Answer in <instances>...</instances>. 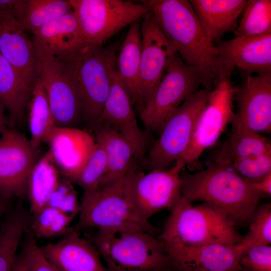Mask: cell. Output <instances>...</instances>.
Masks as SVG:
<instances>
[{"mask_svg": "<svg viewBox=\"0 0 271 271\" xmlns=\"http://www.w3.org/2000/svg\"><path fill=\"white\" fill-rule=\"evenodd\" d=\"M153 20L187 65L201 74L203 86L211 89L220 77L217 50L187 0H149Z\"/></svg>", "mask_w": 271, "mask_h": 271, "instance_id": "obj_1", "label": "cell"}, {"mask_svg": "<svg viewBox=\"0 0 271 271\" xmlns=\"http://www.w3.org/2000/svg\"><path fill=\"white\" fill-rule=\"evenodd\" d=\"M182 171L181 193L188 201L213 207L235 226L249 223L261 198L231 167L212 163L192 174Z\"/></svg>", "mask_w": 271, "mask_h": 271, "instance_id": "obj_2", "label": "cell"}, {"mask_svg": "<svg viewBox=\"0 0 271 271\" xmlns=\"http://www.w3.org/2000/svg\"><path fill=\"white\" fill-rule=\"evenodd\" d=\"M121 44L120 42L107 46L84 43L58 58L66 64L77 89L83 122L89 132L96 125L109 92Z\"/></svg>", "mask_w": 271, "mask_h": 271, "instance_id": "obj_3", "label": "cell"}, {"mask_svg": "<svg viewBox=\"0 0 271 271\" xmlns=\"http://www.w3.org/2000/svg\"><path fill=\"white\" fill-rule=\"evenodd\" d=\"M139 167L135 164L124 177L111 184L84 193L78 220L70 227V232L94 228L140 230L155 234L156 228L141 216L131 196V179Z\"/></svg>", "mask_w": 271, "mask_h": 271, "instance_id": "obj_4", "label": "cell"}, {"mask_svg": "<svg viewBox=\"0 0 271 271\" xmlns=\"http://www.w3.org/2000/svg\"><path fill=\"white\" fill-rule=\"evenodd\" d=\"M171 211L158 237L164 248L212 243L232 246L241 239L233 223L208 204L193 205L182 196Z\"/></svg>", "mask_w": 271, "mask_h": 271, "instance_id": "obj_5", "label": "cell"}, {"mask_svg": "<svg viewBox=\"0 0 271 271\" xmlns=\"http://www.w3.org/2000/svg\"><path fill=\"white\" fill-rule=\"evenodd\" d=\"M91 242L110 271H153L170 263L162 242L140 230H97Z\"/></svg>", "mask_w": 271, "mask_h": 271, "instance_id": "obj_6", "label": "cell"}, {"mask_svg": "<svg viewBox=\"0 0 271 271\" xmlns=\"http://www.w3.org/2000/svg\"><path fill=\"white\" fill-rule=\"evenodd\" d=\"M85 43L104 45L110 38L150 13L144 2L123 0H68Z\"/></svg>", "mask_w": 271, "mask_h": 271, "instance_id": "obj_7", "label": "cell"}, {"mask_svg": "<svg viewBox=\"0 0 271 271\" xmlns=\"http://www.w3.org/2000/svg\"><path fill=\"white\" fill-rule=\"evenodd\" d=\"M211 89L203 88L188 96L167 118L146 162L149 171L166 169L182 158L191 141L197 119Z\"/></svg>", "mask_w": 271, "mask_h": 271, "instance_id": "obj_8", "label": "cell"}, {"mask_svg": "<svg viewBox=\"0 0 271 271\" xmlns=\"http://www.w3.org/2000/svg\"><path fill=\"white\" fill-rule=\"evenodd\" d=\"M34 44L38 60V79L46 93L56 126L80 128L84 123L82 104L66 64L42 45Z\"/></svg>", "mask_w": 271, "mask_h": 271, "instance_id": "obj_9", "label": "cell"}, {"mask_svg": "<svg viewBox=\"0 0 271 271\" xmlns=\"http://www.w3.org/2000/svg\"><path fill=\"white\" fill-rule=\"evenodd\" d=\"M234 86L230 77L220 76L211 89L207 102L200 113L190 145L181 159L186 166L198 164L205 150L214 145L235 114Z\"/></svg>", "mask_w": 271, "mask_h": 271, "instance_id": "obj_10", "label": "cell"}, {"mask_svg": "<svg viewBox=\"0 0 271 271\" xmlns=\"http://www.w3.org/2000/svg\"><path fill=\"white\" fill-rule=\"evenodd\" d=\"M203 86L196 68L185 64L177 53L166 70L154 96L139 116L150 131H160L169 116Z\"/></svg>", "mask_w": 271, "mask_h": 271, "instance_id": "obj_11", "label": "cell"}, {"mask_svg": "<svg viewBox=\"0 0 271 271\" xmlns=\"http://www.w3.org/2000/svg\"><path fill=\"white\" fill-rule=\"evenodd\" d=\"M167 169L145 173L138 167L133 172L130 190L134 204L146 220L157 212L172 210L182 197L181 172L186 167L180 159Z\"/></svg>", "mask_w": 271, "mask_h": 271, "instance_id": "obj_12", "label": "cell"}, {"mask_svg": "<svg viewBox=\"0 0 271 271\" xmlns=\"http://www.w3.org/2000/svg\"><path fill=\"white\" fill-rule=\"evenodd\" d=\"M40 158L29 139L14 127L0 136V198L23 197L30 173Z\"/></svg>", "mask_w": 271, "mask_h": 271, "instance_id": "obj_13", "label": "cell"}, {"mask_svg": "<svg viewBox=\"0 0 271 271\" xmlns=\"http://www.w3.org/2000/svg\"><path fill=\"white\" fill-rule=\"evenodd\" d=\"M141 29L140 104L138 115L152 99L166 70L178 53L150 13L141 20Z\"/></svg>", "mask_w": 271, "mask_h": 271, "instance_id": "obj_14", "label": "cell"}, {"mask_svg": "<svg viewBox=\"0 0 271 271\" xmlns=\"http://www.w3.org/2000/svg\"><path fill=\"white\" fill-rule=\"evenodd\" d=\"M220 76H229L235 69L243 76L271 74V33L219 40L216 46Z\"/></svg>", "mask_w": 271, "mask_h": 271, "instance_id": "obj_15", "label": "cell"}, {"mask_svg": "<svg viewBox=\"0 0 271 271\" xmlns=\"http://www.w3.org/2000/svg\"><path fill=\"white\" fill-rule=\"evenodd\" d=\"M237 86L235 116L247 128L260 133L271 132V74L243 76Z\"/></svg>", "mask_w": 271, "mask_h": 271, "instance_id": "obj_16", "label": "cell"}, {"mask_svg": "<svg viewBox=\"0 0 271 271\" xmlns=\"http://www.w3.org/2000/svg\"><path fill=\"white\" fill-rule=\"evenodd\" d=\"M27 32L12 13L0 12V53L34 89L38 77V60L33 40Z\"/></svg>", "mask_w": 271, "mask_h": 271, "instance_id": "obj_17", "label": "cell"}, {"mask_svg": "<svg viewBox=\"0 0 271 271\" xmlns=\"http://www.w3.org/2000/svg\"><path fill=\"white\" fill-rule=\"evenodd\" d=\"M97 124L107 125L118 132L132 146L138 160H144L146 136L138 123L129 94L116 73Z\"/></svg>", "mask_w": 271, "mask_h": 271, "instance_id": "obj_18", "label": "cell"}, {"mask_svg": "<svg viewBox=\"0 0 271 271\" xmlns=\"http://www.w3.org/2000/svg\"><path fill=\"white\" fill-rule=\"evenodd\" d=\"M46 143L59 174L69 181L81 171L96 145L94 137L86 129L58 126Z\"/></svg>", "mask_w": 271, "mask_h": 271, "instance_id": "obj_19", "label": "cell"}, {"mask_svg": "<svg viewBox=\"0 0 271 271\" xmlns=\"http://www.w3.org/2000/svg\"><path fill=\"white\" fill-rule=\"evenodd\" d=\"M164 249L170 262L181 270L241 271L242 253L235 245L212 243Z\"/></svg>", "mask_w": 271, "mask_h": 271, "instance_id": "obj_20", "label": "cell"}, {"mask_svg": "<svg viewBox=\"0 0 271 271\" xmlns=\"http://www.w3.org/2000/svg\"><path fill=\"white\" fill-rule=\"evenodd\" d=\"M40 248L58 271H110L93 244L78 232L71 231L60 241Z\"/></svg>", "mask_w": 271, "mask_h": 271, "instance_id": "obj_21", "label": "cell"}, {"mask_svg": "<svg viewBox=\"0 0 271 271\" xmlns=\"http://www.w3.org/2000/svg\"><path fill=\"white\" fill-rule=\"evenodd\" d=\"M93 131L95 142L104 149L107 157L106 171L97 187L100 188L124 177L139 160L130 144L112 128L97 124Z\"/></svg>", "mask_w": 271, "mask_h": 271, "instance_id": "obj_22", "label": "cell"}, {"mask_svg": "<svg viewBox=\"0 0 271 271\" xmlns=\"http://www.w3.org/2000/svg\"><path fill=\"white\" fill-rule=\"evenodd\" d=\"M200 23L209 39L220 40L226 33L235 31L237 19L246 0H190Z\"/></svg>", "mask_w": 271, "mask_h": 271, "instance_id": "obj_23", "label": "cell"}, {"mask_svg": "<svg viewBox=\"0 0 271 271\" xmlns=\"http://www.w3.org/2000/svg\"><path fill=\"white\" fill-rule=\"evenodd\" d=\"M116 62V73L138 113L140 104L139 74L142 50L141 20L128 26Z\"/></svg>", "mask_w": 271, "mask_h": 271, "instance_id": "obj_24", "label": "cell"}, {"mask_svg": "<svg viewBox=\"0 0 271 271\" xmlns=\"http://www.w3.org/2000/svg\"><path fill=\"white\" fill-rule=\"evenodd\" d=\"M33 41L61 58L85 42L80 26L72 11L58 17L32 33Z\"/></svg>", "mask_w": 271, "mask_h": 271, "instance_id": "obj_25", "label": "cell"}, {"mask_svg": "<svg viewBox=\"0 0 271 271\" xmlns=\"http://www.w3.org/2000/svg\"><path fill=\"white\" fill-rule=\"evenodd\" d=\"M228 137L213 163L228 166L238 160L271 152L269 139L247 128L235 116Z\"/></svg>", "mask_w": 271, "mask_h": 271, "instance_id": "obj_26", "label": "cell"}, {"mask_svg": "<svg viewBox=\"0 0 271 271\" xmlns=\"http://www.w3.org/2000/svg\"><path fill=\"white\" fill-rule=\"evenodd\" d=\"M33 89L0 53V103L9 114V127L23 121Z\"/></svg>", "mask_w": 271, "mask_h": 271, "instance_id": "obj_27", "label": "cell"}, {"mask_svg": "<svg viewBox=\"0 0 271 271\" xmlns=\"http://www.w3.org/2000/svg\"><path fill=\"white\" fill-rule=\"evenodd\" d=\"M31 221L30 212L18 203L3 222L0 229V271H13L18 247Z\"/></svg>", "mask_w": 271, "mask_h": 271, "instance_id": "obj_28", "label": "cell"}, {"mask_svg": "<svg viewBox=\"0 0 271 271\" xmlns=\"http://www.w3.org/2000/svg\"><path fill=\"white\" fill-rule=\"evenodd\" d=\"M72 11L68 0H17L13 14L27 32L33 33Z\"/></svg>", "mask_w": 271, "mask_h": 271, "instance_id": "obj_29", "label": "cell"}, {"mask_svg": "<svg viewBox=\"0 0 271 271\" xmlns=\"http://www.w3.org/2000/svg\"><path fill=\"white\" fill-rule=\"evenodd\" d=\"M59 174L48 151L37 161L28 178L27 194L31 215L47 205L60 180Z\"/></svg>", "mask_w": 271, "mask_h": 271, "instance_id": "obj_30", "label": "cell"}, {"mask_svg": "<svg viewBox=\"0 0 271 271\" xmlns=\"http://www.w3.org/2000/svg\"><path fill=\"white\" fill-rule=\"evenodd\" d=\"M30 142L35 149L46 143L56 127L44 88L38 79L28 106Z\"/></svg>", "mask_w": 271, "mask_h": 271, "instance_id": "obj_31", "label": "cell"}, {"mask_svg": "<svg viewBox=\"0 0 271 271\" xmlns=\"http://www.w3.org/2000/svg\"><path fill=\"white\" fill-rule=\"evenodd\" d=\"M234 31L235 37H249L271 33V1L249 0Z\"/></svg>", "mask_w": 271, "mask_h": 271, "instance_id": "obj_32", "label": "cell"}, {"mask_svg": "<svg viewBox=\"0 0 271 271\" xmlns=\"http://www.w3.org/2000/svg\"><path fill=\"white\" fill-rule=\"evenodd\" d=\"M74 218L53 207L46 206L32 215L30 230L35 238H50L70 232Z\"/></svg>", "mask_w": 271, "mask_h": 271, "instance_id": "obj_33", "label": "cell"}, {"mask_svg": "<svg viewBox=\"0 0 271 271\" xmlns=\"http://www.w3.org/2000/svg\"><path fill=\"white\" fill-rule=\"evenodd\" d=\"M248 230L235 245L241 253L253 246L271 243V205H258L249 223Z\"/></svg>", "mask_w": 271, "mask_h": 271, "instance_id": "obj_34", "label": "cell"}, {"mask_svg": "<svg viewBox=\"0 0 271 271\" xmlns=\"http://www.w3.org/2000/svg\"><path fill=\"white\" fill-rule=\"evenodd\" d=\"M107 164L104 149L96 142L95 147L85 166L70 181L79 186L84 193L92 191L98 187L104 175Z\"/></svg>", "mask_w": 271, "mask_h": 271, "instance_id": "obj_35", "label": "cell"}, {"mask_svg": "<svg viewBox=\"0 0 271 271\" xmlns=\"http://www.w3.org/2000/svg\"><path fill=\"white\" fill-rule=\"evenodd\" d=\"M47 206L56 208L73 218L79 215L81 203L78 201L73 184L65 178L60 179Z\"/></svg>", "mask_w": 271, "mask_h": 271, "instance_id": "obj_36", "label": "cell"}, {"mask_svg": "<svg viewBox=\"0 0 271 271\" xmlns=\"http://www.w3.org/2000/svg\"><path fill=\"white\" fill-rule=\"evenodd\" d=\"M230 167L245 179H259L271 172V152L238 160Z\"/></svg>", "mask_w": 271, "mask_h": 271, "instance_id": "obj_37", "label": "cell"}, {"mask_svg": "<svg viewBox=\"0 0 271 271\" xmlns=\"http://www.w3.org/2000/svg\"><path fill=\"white\" fill-rule=\"evenodd\" d=\"M30 228L24 236L22 252L28 271H58L42 253Z\"/></svg>", "mask_w": 271, "mask_h": 271, "instance_id": "obj_38", "label": "cell"}, {"mask_svg": "<svg viewBox=\"0 0 271 271\" xmlns=\"http://www.w3.org/2000/svg\"><path fill=\"white\" fill-rule=\"evenodd\" d=\"M240 265L249 271H271L270 245L253 246L244 251Z\"/></svg>", "mask_w": 271, "mask_h": 271, "instance_id": "obj_39", "label": "cell"}, {"mask_svg": "<svg viewBox=\"0 0 271 271\" xmlns=\"http://www.w3.org/2000/svg\"><path fill=\"white\" fill-rule=\"evenodd\" d=\"M250 188L260 198L271 195V172L256 180L245 179Z\"/></svg>", "mask_w": 271, "mask_h": 271, "instance_id": "obj_40", "label": "cell"}, {"mask_svg": "<svg viewBox=\"0 0 271 271\" xmlns=\"http://www.w3.org/2000/svg\"><path fill=\"white\" fill-rule=\"evenodd\" d=\"M13 271H28L25 257L22 252L17 255Z\"/></svg>", "mask_w": 271, "mask_h": 271, "instance_id": "obj_41", "label": "cell"}, {"mask_svg": "<svg viewBox=\"0 0 271 271\" xmlns=\"http://www.w3.org/2000/svg\"><path fill=\"white\" fill-rule=\"evenodd\" d=\"M17 0H0V12L12 13Z\"/></svg>", "mask_w": 271, "mask_h": 271, "instance_id": "obj_42", "label": "cell"}, {"mask_svg": "<svg viewBox=\"0 0 271 271\" xmlns=\"http://www.w3.org/2000/svg\"><path fill=\"white\" fill-rule=\"evenodd\" d=\"M5 110L0 103V136L9 127V119L5 116Z\"/></svg>", "mask_w": 271, "mask_h": 271, "instance_id": "obj_43", "label": "cell"}, {"mask_svg": "<svg viewBox=\"0 0 271 271\" xmlns=\"http://www.w3.org/2000/svg\"><path fill=\"white\" fill-rule=\"evenodd\" d=\"M160 271H182V270L170 262L168 265L163 267L161 269Z\"/></svg>", "mask_w": 271, "mask_h": 271, "instance_id": "obj_44", "label": "cell"}, {"mask_svg": "<svg viewBox=\"0 0 271 271\" xmlns=\"http://www.w3.org/2000/svg\"><path fill=\"white\" fill-rule=\"evenodd\" d=\"M8 209L7 201L0 198V215L5 213Z\"/></svg>", "mask_w": 271, "mask_h": 271, "instance_id": "obj_45", "label": "cell"}, {"mask_svg": "<svg viewBox=\"0 0 271 271\" xmlns=\"http://www.w3.org/2000/svg\"><path fill=\"white\" fill-rule=\"evenodd\" d=\"M161 269H157V270H153V271H160Z\"/></svg>", "mask_w": 271, "mask_h": 271, "instance_id": "obj_46", "label": "cell"}, {"mask_svg": "<svg viewBox=\"0 0 271 271\" xmlns=\"http://www.w3.org/2000/svg\"><path fill=\"white\" fill-rule=\"evenodd\" d=\"M182 271H191V270H182Z\"/></svg>", "mask_w": 271, "mask_h": 271, "instance_id": "obj_47", "label": "cell"}, {"mask_svg": "<svg viewBox=\"0 0 271 271\" xmlns=\"http://www.w3.org/2000/svg\"><path fill=\"white\" fill-rule=\"evenodd\" d=\"M246 271H249V270H246Z\"/></svg>", "mask_w": 271, "mask_h": 271, "instance_id": "obj_48", "label": "cell"}]
</instances>
